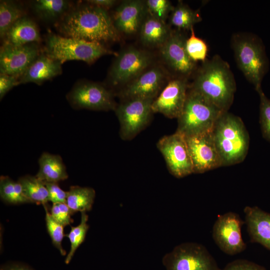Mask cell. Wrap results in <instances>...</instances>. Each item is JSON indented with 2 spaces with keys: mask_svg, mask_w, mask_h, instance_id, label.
<instances>
[{
  "mask_svg": "<svg viewBox=\"0 0 270 270\" xmlns=\"http://www.w3.org/2000/svg\"><path fill=\"white\" fill-rule=\"evenodd\" d=\"M231 46L236 63L246 79L257 91L268 68L264 44L257 36L248 32L234 34Z\"/></svg>",
  "mask_w": 270,
  "mask_h": 270,
  "instance_id": "4",
  "label": "cell"
},
{
  "mask_svg": "<svg viewBox=\"0 0 270 270\" xmlns=\"http://www.w3.org/2000/svg\"><path fill=\"white\" fill-rule=\"evenodd\" d=\"M19 78L0 73V98L2 100L13 87L18 85Z\"/></svg>",
  "mask_w": 270,
  "mask_h": 270,
  "instance_id": "38",
  "label": "cell"
},
{
  "mask_svg": "<svg viewBox=\"0 0 270 270\" xmlns=\"http://www.w3.org/2000/svg\"><path fill=\"white\" fill-rule=\"evenodd\" d=\"M44 184L48 190L49 202L52 204H66L67 192L62 190L58 183L45 182Z\"/></svg>",
  "mask_w": 270,
  "mask_h": 270,
  "instance_id": "36",
  "label": "cell"
},
{
  "mask_svg": "<svg viewBox=\"0 0 270 270\" xmlns=\"http://www.w3.org/2000/svg\"><path fill=\"white\" fill-rule=\"evenodd\" d=\"M202 20V17L198 11L191 9L182 2L179 1L174 8L170 16L171 25L180 30H190L194 26Z\"/></svg>",
  "mask_w": 270,
  "mask_h": 270,
  "instance_id": "27",
  "label": "cell"
},
{
  "mask_svg": "<svg viewBox=\"0 0 270 270\" xmlns=\"http://www.w3.org/2000/svg\"><path fill=\"white\" fill-rule=\"evenodd\" d=\"M224 112L188 88L186 102L178 119L176 132L184 136L212 130Z\"/></svg>",
  "mask_w": 270,
  "mask_h": 270,
  "instance_id": "5",
  "label": "cell"
},
{
  "mask_svg": "<svg viewBox=\"0 0 270 270\" xmlns=\"http://www.w3.org/2000/svg\"><path fill=\"white\" fill-rule=\"evenodd\" d=\"M67 98L77 109L107 111L115 110L117 106L112 92L102 84L94 82L77 83L67 95Z\"/></svg>",
  "mask_w": 270,
  "mask_h": 270,
  "instance_id": "10",
  "label": "cell"
},
{
  "mask_svg": "<svg viewBox=\"0 0 270 270\" xmlns=\"http://www.w3.org/2000/svg\"><path fill=\"white\" fill-rule=\"evenodd\" d=\"M62 64L45 54H39L19 78L18 84L33 82L40 84L61 74Z\"/></svg>",
  "mask_w": 270,
  "mask_h": 270,
  "instance_id": "20",
  "label": "cell"
},
{
  "mask_svg": "<svg viewBox=\"0 0 270 270\" xmlns=\"http://www.w3.org/2000/svg\"><path fill=\"white\" fill-rule=\"evenodd\" d=\"M244 224L245 222L236 212H230L218 215L212 228V236L222 252L234 256L246 250V245L241 232Z\"/></svg>",
  "mask_w": 270,
  "mask_h": 270,
  "instance_id": "11",
  "label": "cell"
},
{
  "mask_svg": "<svg viewBox=\"0 0 270 270\" xmlns=\"http://www.w3.org/2000/svg\"><path fill=\"white\" fill-rule=\"evenodd\" d=\"M50 212L52 218L64 227L73 222L71 216L74 213L66 203L52 204Z\"/></svg>",
  "mask_w": 270,
  "mask_h": 270,
  "instance_id": "35",
  "label": "cell"
},
{
  "mask_svg": "<svg viewBox=\"0 0 270 270\" xmlns=\"http://www.w3.org/2000/svg\"><path fill=\"white\" fill-rule=\"evenodd\" d=\"M34 12L42 20L50 22L64 16L70 8V2L65 0H36L32 1Z\"/></svg>",
  "mask_w": 270,
  "mask_h": 270,
  "instance_id": "25",
  "label": "cell"
},
{
  "mask_svg": "<svg viewBox=\"0 0 270 270\" xmlns=\"http://www.w3.org/2000/svg\"><path fill=\"white\" fill-rule=\"evenodd\" d=\"M193 166V173L202 174L222 166L212 130L184 136Z\"/></svg>",
  "mask_w": 270,
  "mask_h": 270,
  "instance_id": "13",
  "label": "cell"
},
{
  "mask_svg": "<svg viewBox=\"0 0 270 270\" xmlns=\"http://www.w3.org/2000/svg\"><path fill=\"white\" fill-rule=\"evenodd\" d=\"M38 55L35 42L15 46L4 42L0 48V73L20 78Z\"/></svg>",
  "mask_w": 270,
  "mask_h": 270,
  "instance_id": "15",
  "label": "cell"
},
{
  "mask_svg": "<svg viewBox=\"0 0 270 270\" xmlns=\"http://www.w3.org/2000/svg\"><path fill=\"white\" fill-rule=\"evenodd\" d=\"M24 16L22 6L14 1L0 2V36L4 38L6 32L18 20Z\"/></svg>",
  "mask_w": 270,
  "mask_h": 270,
  "instance_id": "29",
  "label": "cell"
},
{
  "mask_svg": "<svg viewBox=\"0 0 270 270\" xmlns=\"http://www.w3.org/2000/svg\"><path fill=\"white\" fill-rule=\"evenodd\" d=\"M212 133L222 166L239 164L244 160L250 138L240 117L228 112H223L216 122Z\"/></svg>",
  "mask_w": 270,
  "mask_h": 270,
  "instance_id": "3",
  "label": "cell"
},
{
  "mask_svg": "<svg viewBox=\"0 0 270 270\" xmlns=\"http://www.w3.org/2000/svg\"><path fill=\"white\" fill-rule=\"evenodd\" d=\"M58 27L66 37L100 43L120 39V33L106 10L90 4L68 11Z\"/></svg>",
  "mask_w": 270,
  "mask_h": 270,
  "instance_id": "1",
  "label": "cell"
},
{
  "mask_svg": "<svg viewBox=\"0 0 270 270\" xmlns=\"http://www.w3.org/2000/svg\"><path fill=\"white\" fill-rule=\"evenodd\" d=\"M88 218V216L86 212H82L80 224L76 226H71L70 232L65 235L69 238L70 243V250L65 259L66 264L70 263L76 251L84 240L89 228V225L87 223Z\"/></svg>",
  "mask_w": 270,
  "mask_h": 270,
  "instance_id": "30",
  "label": "cell"
},
{
  "mask_svg": "<svg viewBox=\"0 0 270 270\" xmlns=\"http://www.w3.org/2000/svg\"><path fill=\"white\" fill-rule=\"evenodd\" d=\"M139 30L143 44L148 46L160 48L168 39L172 32L165 22L149 14L147 16L146 15Z\"/></svg>",
  "mask_w": 270,
  "mask_h": 270,
  "instance_id": "23",
  "label": "cell"
},
{
  "mask_svg": "<svg viewBox=\"0 0 270 270\" xmlns=\"http://www.w3.org/2000/svg\"><path fill=\"white\" fill-rule=\"evenodd\" d=\"M45 54L60 62L72 60H82L91 64L106 54H118L106 48L102 43L50 34L44 47Z\"/></svg>",
  "mask_w": 270,
  "mask_h": 270,
  "instance_id": "6",
  "label": "cell"
},
{
  "mask_svg": "<svg viewBox=\"0 0 270 270\" xmlns=\"http://www.w3.org/2000/svg\"><path fill=\"white\" fill-rule=\"evenodd\" d=\"M152 61L150 54L130 47L118 54L109 72L110 82L114 86L127 84L144 72Z\"/></svg>",
  "mask_w": 270,
  "mask_h": 270,
  "instance_id": "9",
  "label": "cell"
},
{
  "mask_svg": "<svg viewBox=\"0 0 270 270\" xmlns=\"http://www.w3.org/2000/svg\"><path fill=\"white\" fill-rule=\"evenodd\" d=\"M0 270H34L30 266L20 262H10L2 265Z\"/></svg>",
  "mask_w": 270,
  "mask_h": 270,
  "instance_id": "39",
  "label": "cell"
},
{
  "mask_svg": "<svg viewBox=\"0 0 270 270\" xmlns=\"http://www.w3.org/2000/svg\"><path fill=\"white\" fill-rule=\"evenodd\" d=\"M0 196L7 204L31 203L25 196L20 182L14 181L8 176H2L0 178Z\"/></svg>",
  "mask_w": 270,
  "mask_h": 270,
  "instance_id": "28",
  "label": "cell"
},
{
  "mask_svg": "<svg viewBox=\"0 0 270 270\" xmlns=\"http://www.w3.org/2000/svg\"><path fill=\"white\" fill-rule=\"evenodd\" d=\"M186 38L179 30L173 31L160 47V53L166 64L178 77L187 78L196 70V62L191 60L186 48Z\"/></svg>",
  "mask_w": 270,
  "mask_h": 270,
  "instance_id": "14",
  "label": "cell"
},
{
  "mask_svg": "<svg viewBox=\"0 0 270 270\" xmlns=\"http://www.w3.org/2000/svg\"><path fill=\"white\" fill-rule=\"evenodd\" d=\"M96 196L94 190L90 187L73 186L67 191L66 204L74 213L90 211Z\"/></svg>",
  "mask_w": 270,
  "mask_h": 270,
  "instance_id": "24",
  "label": "cell"
},
{
  "mask_svg": "<svg viewBox=\"0 0 270 270\" xmlns=\"http://www.w3.org/2000/svg\"><path fill=\"white\" fill-rule=\"evenodd\" d=\"M164 76L160 68H152L128 84L120 95L124 100L131 98L154 100L161 89Z\"/></svg>",
  "mask_w": 270,
  "mask_h": 270,
  "instance_id": "17",
  "label": "cell"
},
{
  "mask_svg": "<svg viewBox=\"0 0 270 270\" xmlns=\"http://www.w3.org/2000/svg\"><path fill=\"white\" fill-rule=\"evenodd\" d=\"M244 211L250 242L258 243L270 251V214L256 206H246Z\"/></svg>",
  "mask_w": 270,
  "mask_h": 270,
  "instance_id": "19",
  "label": "cell"
},
{
  "mask_svg": "<svg viewBox=\"0 0 270 270\" xmlns=\"http://www.w3.org/2000/svg\"><path fill=\"white\" fill-rule=\"evenodd\" d=\"M145 2L148 14L164 22L174 8L168 0H148Z\"/></svg>",
  "mask_w": 270,
  "mask_h": 270,
  "instance_id": "34",
  "label": "cell"
},
{
  "mask_svg": "<svg viewBox=\"0 0 270 270\" xmlns=\"http://www.w3.org/2000/svg\"><path fill=\"white\" fill-rule=\"evenodd\" d=\"M162 261L166 270H221L206 248L196 242L176 246Z\"/></svg>",
  "mask_w": 270,
  "mask_h": 270,
  "instance_id": "7",
  "label": "cell"
},
{
  "mask_svg": "<svg viewBox=\"0 0 270 270\" xmlns=\"http://www.w3.org/2000/svg\"><path fill=\"white\" fill-rule=\"evenodd\" d=\"M39 170L36 176L44 182H56L68 178L66 167L60 156L43 152L38 159Z\"/></svg>",
  "mask_w": 270,
  "mask_h": 270,
  "instance_id": "22",
  "label": "cell"
},
{
  "mask_svg": "<svg viewBox=\"0 0 270 270\" xmlns=\"http://www.w3.org/2000/svg\"><path fill=\"white\" fill-rule=\"evenodd\" d=\"M189 88L187 78L170 80L152 104L153 113H160L170 118H178L183 109Z\"/></svg>",
  "mask_w": 270,
  "mask_h": 270,
  "instance_id": "16",
  "label": "cell"
},
{
  "mask_svg": "<svg viewBox=\"0 0 270 270\" xmlns=\"http://www.w3.org/2000/svg\"><path fill=\"white\" fill-rule=\"evenodd\" d=\"M146 12V2L142 0L124 1L114 13V25L119 33L134 34L140 30Z\"/></svg>",
  "mask_w": 270,
  "mask_h": 270,
  "instance_id": "18",
  "label": "cell"
},
{
  "mask_svg": "<svg viewBox=\"0 0 270 270\" xmlns=\"http://www.w3.org/2000/svg\"><path fill=\"white\" fill-rule=\"evenodd\" d=\"M154 100H126L116 106L115 111L120 124V134L124 140L134 138L150 122L153 112Z\"/></svg>",
  "mask_w": 270,
  "mask_h": 270,
  "instance_id": "8",
  "label": "cell"
},
{
  "mask_svg": "<svg viewBox=\"0 0 270 270\" xmlns=\"http://www.w3.org/2000/svg\"><path fill=\"white\" fill-rule=\"evenodd\" d=\"M87 2L90 4L97 6L104 9L110 8L112 7L116 2L114 0H90Z\"/></svg>",
  "mask_w": 270,
  "mask_h": 270,
  "instance_id": "40",
  "label": "cell"
},
{
  "mask_svg": "<svg viewBox=\"0 0 270 270\" xmlns=\"http://www.w3.org/2000/svg\"><path fill=\"white\" fill-rule=\"evenodd\" d=\"M4 38V42L15 46H22L40 40L36 24L26 16L18 20L11 26Z\"/></svg>",
  "mask_w": 270,
  "mask_h": 270,
  "instance_id": "21",
  "label": "cell"
},
{
  "mask_svg": "<svg viewBox=\"0 0 270 270\" xmlns=\"http://www.w3.org/2000/svg\"><path fill=\"white\" fill-rule=\"evenodd\" d=\"M260 96V122L263 136L270 142V99L262 92V88L256 91Z\"/></svg>",
  "mask_w": 270,
  "mask_h": 270,
  "instance_id": "33",
  "label": "cell"
},
{
  "mask_svg": "<svg viewBox=\"0 0 270 270\" xmlns=\"http://www.w3.org/2000/svg\"><path fill=\"white\" fill-rule=\"evenodd\" d=\"M46 212V223L47 231L51 238L52 244L59 250L62 256L66 254L62 242L65 236L64 233V226L56 222L51 216L47 204L42 205Z\"/></svg>",
  "mask_w": 270,
  "mask_h": 270,
  "instance_id": "32",
  "label": "cell"
},
{
  "mask_svg": "<svg viewBox=\"0 0 270 270\" xmlns=\"http://www.w3.org/2000/svg\"><path fill=\"white\" fill-rule=\"evenodd\" d=\"M170 172L177 178L193 174L192 162L184 136L176 132L162 138L156 144Z\"/></svg>",
  "mask_w": 270,
  "mask_h": 270,
  "instance_id": "12",
  "label": "cell"
},
{
  "mask_svg": "<svg viewBox=\"0 0 270 270\" xmlns=\"http://www.w3.org/2000/svg\"><path fill=\"white\" fill-rule=\"evenodd\" d=\"M221 270H266L257 264L244 259H238L228 264Z\"/></svg>",
  "mask_w": 270,
  "mask_h": 270,
  "instance_id": "37",
  "label": "cell"
},
{
  "mask_svg": "<svg viewBox=\"0 0 270 270\" xmlns=\"http://www.w3.org/2000/svg\"><path fill=\"white\" fill-rule=\"evenodd\" d=\"M189 88L225 112L232 104L236 82L228 64L216 54L202 63Z\"/></svg>",
  "mask_w": 270,
  "mask_h": 270,
  "instance_id": "2",
  "label": "cell"
},
{
  "mask_svg": "<svg viewBox=\"0 0 270 270\" xmlns=\"http://www.w3.org/2000/svg\"><path fill=\"white\" fill-rule=\"evenodd\" d=\"M190 36L186 39V52L192 60L196 62H202L207 60L208 46L206 42L195 34L194 28L190 30Z\"/></svg>",
  "mask_w": 270,
  "mask_h": 270,
  "instance_id": "31",
  "label": "cell"
},
{
  "mask_svg": "<svg viewBox=\"0 0 270 270\" xmlns=\"http://www.w3.org/2000/svg\"><path fill=\"white\" fill-rule=\"evenodd\" d=\"M25 196L31 203L47 204L48 192L44 183L36 176L25 175L18 178Z\"/></svg>",
  "mask_w": 270,
  "mask_h": 270,
  "instance_id": "26",
  "label": "cell"
}]
</instances>
